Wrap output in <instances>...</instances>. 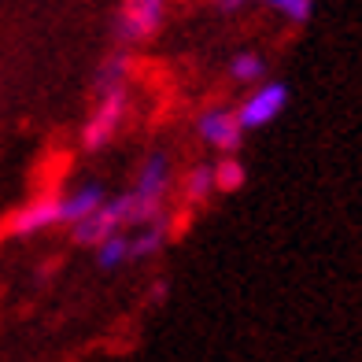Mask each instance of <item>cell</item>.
<instances>
[{
    "mask_svg": "<svg viewBox=\"0 0 362 362\" xmlns=\"http://www.w3.org/2000/svg\"><path fill=\"white\" fill-rule=\"evenodd\" d=\"M196 134H200L204 144H211L222 156H237V148L244 141L240 126H237V115L229 107H207L200 119H196Z\"/></svg>",
    "mask_w": 362,
    "mask_h": 362,
    "instance_id": "5b68a950",
    "label": "cell"
},
{
    "mask_svg": "<svg viewBox=\"0 0 362 362\" xmlns=\"http://www.w3.org/2000/svg\"><path fill=\"white\" fill-rule=\"evenodd\" d=\"M163 23H167V0H122L119 19H115V37L122 45L152 41Z\"/></svg>",
    "mask_w": 362,
    "mask_h": 362,
    "instance_id": "3957f363",
    "label": "cell"
},
{
    "mask_svg": "<svg viewBox=\"0 0 362 362\" xmlns=\"http://www.w3.org/2000/svg\"><path fill=\"white\" fill-rule=\"evenodd\" d=\"M181 196H185L189 207H200L215 196V163H196L181 177Z\"/></svg>",
    "mask_w": 362,
    "mask_h": 362,
    "instance_id": "30bf717a",
    "label": "cell"
},
{
    "mask_svg": "<svg viewBox=\"0 0 362 362\" xmlns=\"http://www.w3.org/2000/svg\"><path fill=\"white\" fill-rule=\"evenodd\" d=\"M122 226H126V192L122 196H107L89 218L74 222L71 226V240L78 244V248H96V244H104L107 237L122 233Z\"/></svg>",
    "mask_w": 362,
    "mask_h": 362,
    "instance_id": "277c9868",
    "label": "cell"
},
{
    "mask_svg": "<svg viewBox=\"0 0 362 362\" xmlns=\"http://www.w3.org/2000/svg\"><path fill=\"white\" fill-rule=\"evenodd\" d=\"M59 226V196H37L26 207H19L11 215V233L15 237H34L41 229Z\"/></svg>",
    "mask_w": 362,
    "mask_h": 362,
    "instance_id": "8992f818",
    "label": "cell"
},
{
    "mask_svg": "<svg viewBox=\"0 0 362 362\" xmlns=\"http://www.w3.org/2000/svg\"><path fill=\"white\" fill-rule=\"evenodd\" d=\"M167 292H170V281H167V277H159V281L148 288V300H152V303H163V300H167Z\"/></svg>",
    "mask_w": 362,
    "mask_h": 362,
    "instance_id": "2e32d148",
    "label": "cell"
},
{
    "mask_svg": "<svg viewBox=\"0 0 362 362\" xmlns=\"http://www.w3.org/2000/svg\"><path fill=\"white\" fill-rule=\"evenodd\" d=\"M104 200H107V189L100 185V181H86V185H78L74 192L59 196V226H74L81 218H89Z\"/></svg>",
    "mask_w": 362,
    "mask_h": 362,
    "instance_id": "52a82bcc",
    "label": "cell"
},
{
    "mask_svg": "<svg viewBox=\"0 0 362 362\" xmlns=\"http://www.w3.org/2000/svg\"><path fill=\"white\" fill-rule=\"evenodd\" d=\"M288 96L292 93H288L285 81H259V86L233 107L240 134H252V129H262V126L277 122L288 107Z\"/></svg>",
    "mask_w": 362,
    "mask_h": 362,
    "instance_id": "6da1fadb",
    "label": "cell"
},
{
    "mask_svg": "<svg viewBox=\"0 0 362 362\" xmlns=\"http://www.w3.org/2000/svg\"><path fill=\"white\" fill-rule=\"evenodd\" d=\"M244 181H248V170L237 156H226L215 163V192H237L244 189Z\"/></svg>",
    "mask_w": 362,
    "mask_h": 362,
    "instance_id": "4fadbf2b",
    "label": "cell"
},
{
    "mask_svg": "<svg viewBox=\"0 0 362 362\" xmlns=\"http://www.w3.org/2000/svg\"><path fill=\"white\" fill-rule=\"evenodd\" d=\"M267 8H274L281 19L296 23V26H303L310 19V11H315V0H262Z\"/></svg>",
    "mask_w": 362,
    "mask_h": 362,
    "instance_id": "9a60e30c",
    "label": "cell"
},
{
    "mask_svg": "<svg viewBox=\"0 0 362 362\" xmlns=\"http://www.w3.org/2000/svg\"><path fill=\"white\" fill-rule=\"evenodd\" d=\"M126 78H129V59H126V56L104 59L100 71H96V96L115 93V89H126Z\"/></svg>",
    "mask_w": 362,
    "mask_h": 362,
    "instance_id": "7c38bea8",
    "label": "cell"
},
{
    "mask_svg": "<svg viewBox=\"0 0 362 362\" xmlns=\"http://www.w3.org/2000/svg\"><path fill=\"white\" fill-rule=\"evenodd\" d=\"M229 78H233L237 86H259V81L267 78V59L259 52H237L229 59Z\"/></svg>",
    "mask_w": 362,
    "mask_h": 362,
    "instance_id": "8fae6325",
    "label": "cell"
},
{
    "mask_svg": "<svg viewBox=\"0 0 362 362\" xmlns=\"http://www.w3.org/2000/svg\"><path fill=\"white\" fill-rule=\"evenodd\" d=\"M170 240V218L163 215L152 226H141L137 237H129V262H144V259H156Z\"/></svg>",
    "mask_w": 362,
    "mask_h": 362,
    "instance_id": "9c48e42d",
    "label": "cell"
},
{
    "mask_svg": "<svg viewBox=\"0 0 362 362\" xmlns=\"http://www.w3.org/2000/svg\"><path fill=\"white\" fill-rule=\"evenodd\" d=\"M93 252H96V267H100V270H119L122 262H129V237L115 233L104 244H96Z\"/></svg>",
    "mask_w": 362,
    "mask_h": 362,
    "instance_id": "5bb4252c",
    "label": "cell"
},
{
    "mask_svg": "<svg viewBox=\"0 0 362 362\" xmlns=\"http://www.w3.org/2000/svg\"><path fill=\"white\" fill-rule=\"evenodd\" d=\"M126 107H129L126 89L96 96V107L89 111L86 126H81V148H86V152H100V148H107L115 141V134L122 129V122H126Z\"/></svg>",
    "mask_w": 362,
    "mask_h": 362,
    "instance_id": "7a4b0ae2",
    "label": "cell"
},
{
    "mask_svg": "<svg viewBox=\"0 0 362 362\" xmlns=\"http://www.w3.org/2000/svg\"><path fill=\"white\" fill-rule=\"evenodd\" d=\"M248 4H255V0H215V8H218V11H226V15H233V11L248 8Z\"/></svg>",
    "mask_w": 362,
    "mask_h": 362,
    "instance_id": "e0dca14e",
    "label": "cell"
},
{
    "mask_svg": "<svg viewBox=\"0 0 362 362\" xmlns=\"http://www.w3.org/2000/svg\"><path fill=\"white\" fill-rule=\"evenodd\" d=\"M167 189H170V159L163 152L144 156L141 170L134 177V192L137 196H152V200H167Z\"/></svg>",
    "mask_w": 362,
    "mask_h": 362,
    "instance_id": "ba28073f",
    "label": "cell"
}]
</instances>
